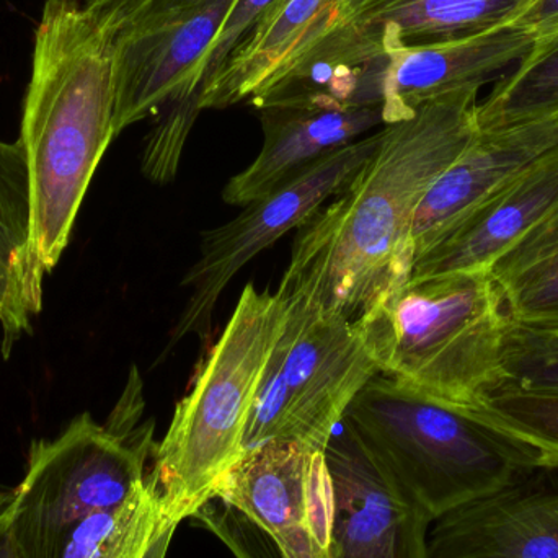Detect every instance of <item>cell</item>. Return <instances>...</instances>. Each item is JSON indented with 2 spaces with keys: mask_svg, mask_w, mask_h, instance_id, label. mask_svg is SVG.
<instances>
[{
  "mask_svg": "<svg viewBox=\"0 0 558 558\" xmlns=\"http://www.w3.org/2000/svg\"><path fill=\"white\" fill-rule=\"evenodd\" d=\"M478 88L386 124L350 183L299 228L278 294L357 320L409 281L412 226L429 186L478 133Z\"/></svg>",
  "mask_w": 558,
  "mask_h": 558,
  "instance_id": "6da1fadb",
  "label": "cell"
},
{
  "mask_svg": "<svg viewBox=\"0 0 558 558\" xmlns=\"http://www.w3.org/2000/svg\"><path fill=\"white\" fill-rule=\"evenodd\" d=\"M114 29L84 0H46L33 41L20 144L33 247L46 275L71 241L95 170L114 140Z\"/></svg>",
  "mask_w": 558,
  "mask_h": 558,
  "instance_id": "7a4b0ae2",
  "label": "cell"
},
{
  "mask_svg": "<svg viewBox=\"0 0 558 558\" xmlns=\"http://www.w3.org/2000/svg\"><path fill=\"white\" fill-rule=\"evenodd\" d=\"M341 426L433 523L539 469L526 442L386 374L367 380Z\"/></svg>",
  "mask_w": 558,
  "mask_h": 558,
  "instance_id": "3957f363",
  "label": "cell"
},
{
  "mask_svg": "<svg viewBox=\"0 0 558 558\" xmlns=\"http://www.w3.org/2000/svg\"><path fill=\"white\" fill-rule=\"evenodd\" d=\"M377 371L474 409L504 383L511 318L490 271L409 279L354 320Z\"/></svg>",
  "mask_w": 558,
  "mask_h": 558,
  "instance_id": "277c9868",
  "label": "cell"
},
{
  "mask_svg": "<svg viewBox=\"0 0 558 558\" xmlns=\"http://www.w3.org/2000/svg\"><path fill=\"white\" fill-rule=\"evenodd\" d=\"M288 305L278 292L245 286L228 327L156 445L147 478L173 531L213 500L222 475L244 454V438Z\"/></svg>",
  "mask_w": 558,
  "mask_h": 558,
  "instance_id": "5b68a950",
  "label": "cell"
},
{
  "mask_svg": "<svg viewBox=\"0 0 558 558\" xmlns=\"http://www.w3.org/2000/svg\"><path fill=\"white\" fill-rule=\"evenodd\" d=\"M143 412V380L133 369L107 423L85 412L54 438L33 441L25 475L12 488V530L23 558H61L78 523L120 507L146 482L156 445Z\"/></svg>",
  "mask_w": 558,
  "mask_h": 558,
  "instance_id": "8992f818",
  "label": "cell"
},
{
  "mask_svg": "<svg viewBox=\"0 0 558 558\" xmlns=\"http://www.w3.org/2000/svg\"><path fill=\"white\" fill-rule=\"evenodd\" d=\"M252 407L244 451L295 442L325 452L354 397L379 371L356 322L291 302Z\"/></svg>",
  "mask_w": 558,
  "mask_h": 558,
  "instance_id": "52a82bcc",
  "label": "cell"
},
{
  "mask_svg": "<svg viewBox=\"0 0 558 558\" xmlns=\"http://www.w3.org/2000/svg\"><path fill=\"white\" fill-rule=\"evenodd\" d=\"M239 0H84L114 29V136L198 94Z\"/></svg>",
  "mask_w": 558,
  "mask_h": 558,
  "instance_id": "ba28073f",
  "label": "cell"
},
{
  "mask_svg": "<svg viewBox=\"0 0 558 558\" xmlns=\"http://www.w3.org/2000/svg\"><path fill=\"white\" fill-rule=\"evenodd\" d=\"M379 141L377 131L335 150L270 195L244 206L238 218L203 232L198 260L182 281L190 298L170 333V347L192 335L208 337L216 305L232 278L282 235L314 218L360 172Z\"/></svg>",
  "mask_w": 558,
  "mask_h": 558,
  "instance_id": "9c48e42d",
  "label": "cell"
},
{
  "mask_svg": "<svg viewBox=\"0 0 558 558\" xmlns=\"http://www.w3.org/2000/svg\"><path fill=\"white\" fill-rule=\"evenodd\" d=\"M534 41L507 23L475 35L403 46L337 78L328 87L341 104L380 105L384 126L409 120L426 101L478 88L523 61Z\"/></svg>",
  "mask_w": 558,
  "mask_h": 558,
  "instance_id": "30bf717a",
  "label": "cell"
},
{
  "mask_svg": "<svg viewBox=\"0 0 558 558\" xmlns=\"http://www.w3.org/2000/svg\"><path fill=\"white\" fill-rule=\"evenodd\" d=\"M534 2L536 0H350L333 32L278 88L322 90L364 62L393 49L462 38L514 23Z\"/></svg>",
  "mask_w": 558,
  "mask_h": 558,
  "instance_id": "8fae6325",
  "label": "cell"
},
{
  "mask_svg": "<svg viewBox=\"0 0 558 558\" xmlns=\"http://www.w3.org/2000/svg\"><path fill=\"white\" fill-rule=\"evenodd\" d=\"M333 490L330 558H428L429 514L341 428L325 449Z\"/></svg>",
  "mask_w": 558,
  "mask_h": 558,
  "instance_id": "7c38bea8",
  "label": "cell"
},
{
  "mask_svg": "<svg viewBox=\"0 0 558 558\" xmlns=\"http://www.w3.org/2000/svg\"><path fill=\"white\" fill-rule=\"evenodd\" d=\"M327 482L325 452L267 442L244 451L216 485L213 500L264 531L282 558H330L314 534Z\"/></svg>",
  "mask_w": 558,
  "mask_h": 558,
  "instance_id": "4fadbf2b",
  "label": "cell"
},
{
  "mask_svg": "<svg viewBox=\"0 0 558 558\" xmlns=\"http://www.w3.org/2000/svg\"><path fill=\"white\" fill-rule=\"evenodd\" d=\"M264 146L257 159L222 192L231 206H247L335 150L384 126L380 105H347L322 95L282 98L258 108Z\"/></svg>",
  "mask_w": 558,
  "mask_h": 558,
  "instance_id": "5bb4252c",
  "label": "cell"
},
{
  "mask_svg": "<svg viewBox=\"0 0 558 558\" xmlns=\"http://www.w3.org/2000/svg\"><path fill=\"white\" fill-rule=\"evenodd\" d=\"M350 0H275L199 88V108L255 105L281 87L333 32Z\"/></svg>",
  "mask_w": 558,
  "mask_h": 558,
  "instance_id": "9a60e30c",
  "label": "cell"
},
{
  "mask_svg": "<svg viewBox=\"0 0 558 558\" xmlns=\"http://www.w3.org/2000/svg\"><path fill=\"white\" fill-rule=\"evenodd\" d=\"M558 209V144L495 190L415 258L410 279L490 271Z\"/></svg>",
  "mask_w": 558,
  "mask_h": 558,
  "instance_id": "2e32d148",
  "label": "cell"
},
{
  "mask_svg": "<svg viewBox=\"0 0 558 558\" xmlns=\"http://www.w3.org/2000/svg\"><path fill=\"white\" fill-rule=\"evenodd\" d=\"M428 558H558V482L547 469L435 521Z\"/></svg>",
  "mask_w": 558,
  "mask_h": 558,
  "instance_id": "e0dca14e",
  "label": "cell"
},
{
  "mask_svg": "<svg viewBox=\"0 0 558 558\" xmlns=\"http://www.w3.org/2000/svg\"><path fill=\"white\" fill-rule=\"evenodd\" d=\"M557 144L558 117L478 131L420 202L412 226L413 257L432 247L495 190Z\"/></svg>",
  "mask_w": 558,
  "mask_h": 558,
  "instance_id": "ac0fdd59",
  "label": "cell"
},
{
  "mask_svg": "<svg viewBox=\"0 0 558 558\" xmlns=\"http://www.w3.org/2000/svg\"><path fill=\"white\" fill-rule=\"evenodd\" d=\"M33 247L28 166L20 141L0 140V347L9 356L41 314L43 279Z\"/></svg>",
  "mask_w": 558,
  "mask_h": 558,
  "instance_id": "d6986e66",
  "label": "cell"
},
{
  "mask_svg": "<svg viewBox=\"0 0 558 558\" xmlns=\"http://www.w3.org/2000/svg\"><path fill=\"white\" fill-rule=\"evenodd\" d=\"M490 274L511 320L558 328V209L508 251Z\"/></svg>",
  "mask_w": 558,
  "mask_h": 558,
  "instance_id": "ffe728a7",
  "label": "cell"
},
{
  "mask_svg": "<svg viewBox=\"0 0 558 558\" xmlns=\"http://www.w3.org/2000/svg\"><path fill=\"white\" fill-rule=\"evenodd\" d=\"M173 533L146 477L120 507L97 511L78 523L65 539L61 558H150Z\"/></svg>",
  "mask_w": 558,
  "mask_h": 558,
  "instance_id": "44dd1931",
  "label": "cell"
},
{
  "mask_svg": "<svg viewBox=\"0 0 558 558\" xmlns=\"http://www.w3.org/2000/svg\"><path fill=\"white\" fill-rule=\"evenodd\" d=\"M558 117V41L533 48L477 105L478 131Z\"/></svg>",
  "mask_w": 558,
  "mask_h": 558,
  "instance_id": "7402d4cb",
  "label": "cell"
},
{
  "mask_svg": "<svg viewBox=\"0 0 558 558\" xmlns=\"http://www.w3.org/2000/svg\"><path fill=\"white\" fill-rule=\"evenodd\" d=\"M471 410L488 425L531 446L539 469H558V393L498 387Z\"/></svg>",
  "mask_w": 558,
  "mask_h": 558,
  "instance_id": "603a6c76",
  "label": "cell"
},
{
  "mask_svg": "<svg viewBox=\"0 0 558 558\" xmlns=\"http://www.w3.org/2000/svg\"><path fill=\"white\" fill-rule=\"evenodd\" d=\"M501 369L504 383L498 387L558 393V328L511 320L501 350Z\"/></svg>",
  "mask_w": 558,
  "mask_h": 558,
  "instance_id": "cb8c5ba5",
  "label": "cell"
},
{
  "mask_svg": "<svg viewBox=\"0 0 558 558\" xmlns=\"http://www.w3.org/2000/svg\"><path fill=\"white\" fill-rule=\"evenodd\" d=\"M199 111V92L160 110L144 146L143 172L147 179L167 183L175 177L180 156Z\"/></svg>",
  "mask_w": 558,
  "mask_h": 558,
  "instance_id": "d4e9b609",
  "label": "cell"
},
{
  "mask_svg": "<svg viewBox=\"0 0 558 558\" xmlns=\"http://www.w3.org/2000/svg\"><path fill=\"white\" fill-rule=\"evenodd\" d=\"M193 518L215 534L235 558H282L264 531L226 505L216 508L209 501Z\"/></svg>",
  "mask_w": 558,
  "mask_h": 558,
  "instance_id": "484cf974",
  "label": "cell"
},
{
  "mask_svg": "<svg viewBox=\"0 0 558 558\" xmlns=\"http://www.w3.org/2000/svg\"><path fill=\"white\" fill-rule=\"evenodd\" d=\"M274 2L275 0H239L238 5L234 7L228 22L222 26L221 33L216 38L211 54H209L205 78H208L209 75L215 74L221 68L222 62L228 59L232 49L247 35L254 23L267 12L268 7L274 5Z\"/></svg>",
  "mask_w": 558,
  "mask_h": 558,
  "instance_id": "4316f807",
  "label": "cell"
},
{
  "mask_svg": "<svg viewBox=\"0 0 558 558\" xmlns=\"http://www.w3.org/2000/svg\"><path fill=\"white\" fill-rule=\"evenodd\" d=\"M514 25L533 38V48H544L558 41V0H536L518 16Z\"/></svg>",
  "mask_w": 558,
  "mask_h": 558,
  "instance_id": "83f0119b",
  "label": "cell"
},
{
  "mask_svg": "<svg viewBox=\"0 0 558 558\" xmlns=\"http://www.w3.org/2000/svg\"><path fill=\"white\" fill-rule=\"evenodd\" d=\"M0 558H23L12 530V488H0Z\"/></svg>",
  "mask_w": 558,
  "mask_h": 558,
  "instance_id": "f1b7e54d",
  "label": "cell"
}]
</instances>
